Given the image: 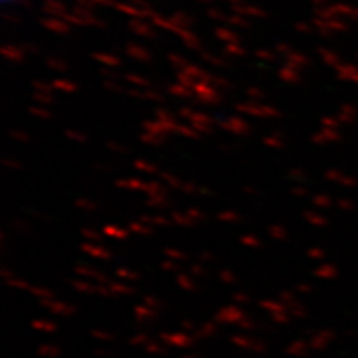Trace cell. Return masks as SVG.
<instances>
[{"mask_svg": "<svg viewBox=\"0 0 358 358\" xmlns=\"http://www.w3.org/2000/svg\"><path fill=\"white\" fill-rule=\"evenodd\" d=\"M229 342L234 347L247 350V352L259 353V355L267 352L266 342L259 340V338H253L251 335H246V333H232L229 337Z\"/></svg>", "mask_w": 358, "mask_h": 358, "instance_id": "cell-3", "label": "cell"}, {"mask_svg": "<svg viewBox=\"0 0 358 358\" xmlns=\"http://www.w3.org/2000/svg\"><path fill=\"white\" fill-rule=\"evenodd\" d=\"M218 279L222 282V284H226V285H232V284H235V282H238V275H235L229 269H221V270H219Z\"/></svg>", "mask_w": 358, "mask_h": 358, "instance_id": "cell-25", "label": "cell"}, {"mask_svg": "<svg viewBox=\"0 0 358 358\" xmlns=\"http://www.w3.org/2000/svg\"><path fill=\"white\" fill-rule=\"evenodd\" d=\"M90 335L100 342H115V333L110 332V330H101V329H92L90 330Z\"/></svg>", "mask_w": 358, "mask_h": 358, "instance_id": "cell-21", "label": "cell"}, {"mask_svg": "<svg viewBox=\"0 0 358 358\" xmlns=\"http://www.w3.org/2000/svg\"><path fill=\"white\" fill-rule=\"evenodd\" d=\"M289 312L290 316H292L294 318H305L307 317V310L305 307L301 304V302H295V304H292L289 307Z\"/></svg>", "mask_w": 358, "mask_h": 358, "instance_id": "cell-30", "label": "cell"}, {"mask_svg": "<svg viewBox=\"0 0 358 358\" xmlns=\"http://www.w3.org/2000/svg\"><path fill=\"white\" fill-rule=\"evenodd\" d=\"M314 274L320 279H332L337 275V270H335V267L330 266V264H324V266H320L318 269L314 270Z\"/></svg>", "mask_w": 358, "mask_h": 358, "instance_id": "cell-22", "label": "cell"}, {"mask_svg": "<svg viewBox=\"0 0 358 358\" xmlns=\"http://www.w3.org/2000/svg\"><path fill=\"white\" fill-rule=\"evenodd\" d=\"M159 267L161 270H164V272H179V262L171 261V259L168 257L159 264Z\"/></svg>", "mask_w": 358, "mask_h": 358, "instance_id": "cell-32", "label": "cell"}, {"mask_svg": "<svg viewBox=\"0 0 358 358\" xmlns=\"http://www.w3.org/2000/svg\"><path fill=\"white\" fill-rule=\"evenodd\" d=\"M73 272L77 274V277L80 279H86V281H92L95 284H108L112 279L108 275L101 272V270L95 269L93 266H88V264H77L73 267Z\"/></svg>", "mask_w": 358, "mask_h": 358, "instance_id": "cell-5", "label": "cell"}, {"mask_svg": "<svg viewBox=\"0 0 358 358\" xmlns=\"http://www.w3.org/2000/svg\"><path fill=\"white\" fill-rule=\"evenodd\" d=\"M95 355H97L98 358H110V357L115 355V353L110 352V350H105V348H97V350H95Z\"/></svg>", "mask_w": 358, "mask_h": 358, "instance_id": "cell-42", "label": "cell"}, {"mask_svg": "<svg viewBox=\"0 0 358 358\" xmlns=\"http://www.w3.org/2000/svg\"><path fill=\"white\" fill-rule=\"evenodd\" d=\"M81 251L90 257L97 259V261H110L112 259V253L105 247L98 246V244H92V242H85L81 244Z\"/></svg>", "mask_w": 358, "mask_h": 358, "instance_id": "cell-8", "label": "cell"}, {"mask_svg": "<svg viewBox=\"0 0 358 358\" xmlns=\"http://www.w3.org/2000/svg\"><path fill=\"white\" fill-rule=\"evenodd\" d=\"M143 348L146 350L149 355H164V353H166V347H164L159 340H149Z\"/></svg>", "mask_w": 358, "mask_h": 358, "instance_id": "cell-20", "label": "cell"}, {"mask_svg": "<svg viewBox=\"0 0 358 358\" xmlns=\"http://www.w3.org/2000/svg\"><path fill=\"white\" fill-rule=\"evenodd\" d=\"M259 307H261L262 310H266V312H269L270 316L272 314H279V312H289V309H287L285 304H282L281 301H274V298H264V301L259 302Z\"/></svg>", "mask_w": 358, "mask_h": 358, "instance_id": "cell-16", "label": "cell"}, {"mask_svg": "<svg viewBox=\"0 0 358 358\" xmlns=\"http://www.w3.org/2000/svg\"><path fill=\"white\" fill-rule=\"evenodd\" d=\"M238 327L242 330V332H254V330L257 329V324H255L251 317H246Z\"/></svg>", "mask_w": 358, "mask_h": 358, "instance_id": "cell-33", "label": "cell"}, {"mask_svg": "<svg viewBox=\"0 0 358 358\" xmlns=\"http://www.w3.org/2000/svg\"><path fill=\"white\" fill-rule=\"evenodd\" d=\"M38 305L43 307L45 310H49L50 314L55 317H64L68 318L77 314V305L68 304V302L58 301V298H47V301H38Z\"/></svg>", "mask_w": 358, "mask_h": 358, "instance_id": "cell-4", "label": "cell"}, {"mask_svg": "<svg viewBox=\"0 0 358 358\" xmlns=\"http://www.w3.org/2000/svg\"><path fill=\"white\" fill-rule=\"evenodd\" d=\"M176 284H178L179 289H183L184 292H198L199 289L198 281H196V277H192L191 274L179 272L176 275Z\"/></svg>", "mask_w": 358, "mask_h": 358, "instance_id": "cell-11", "label": "cell"}, {"mask_svg": "<svg viewBox=\"0 0 358 358\" xmlns=\"http://www.w3.org/2000/svg\"><path fill=\"white\" fill-rule=\"evenodd\" d=\"M214 254L209 253V251H204V253H199V261L201 264H206V262H212L214 261Z\"/></svg>", "mask_w": 358, "mask_h": 358, "instance_id": "cell-40", "label": "cell"}, {"mask_svg": "<svg viewBox=\"0 0 358 358\" xmlns=\"http://www.w3.org/2000/svg\"><path fill=\"white\" fill-rule=\"evenodd\" d=\"M164 255H166L168 259H171V261H176V262H184L190 259V255H188L186 253H183V251H179V249H171V247L164 249Z\"/></svg>", "mask_w": 358, "mask_h": 358, "instance_id": "cell-24", "label": "cell"}, {"mask_svg": "<svg viewBox=\"0 0 358 358\" xmlns=\"http://www.w3.org/2000/svg\"><path fill=\"white\" fill-rule=\"evenodd\" d=\"M131 231L138 232V234H149V229L144 226H131Z\"/></svg>", "mask_w": 358, "mask_h": 358, "instance_id": "cell-43", "label": "cell"}, {"mask_svg": "<svg viewBox=\"0 0 358 358\" xmlns=\"http://www.w3.org/2000/svg\"><path fill=\"white\" fill-rule=\"evenodd\" d=\"M246 317H247L246 312H244L241 305L229 304V305H222L221 309L216 312L214 320L221 325H239Z\"/></svg>", "mask_w": 358, "mask_h": 358, "instance_id": "cell-2", "label": "cell"}, {"mask_svg": "<svg viewBox=\"0 0 358 358\" xmlns=\"http://www.w3.org/2000/svg\"><path fill=\"white\" fill-rule=\"evenodd\" d=\"M232 301H234V304L238 305H247L249 304L251 297L246 292H234L232 294Z\"/></svg>", "mask_w": 358, "mask_h": 358, "instance_id": "cell-34", "label": "cell"}, {"mask_svg": "<svg viewBox=\"0 0 358 358\" xmlns=\"http://www.w3.org/2000/svg\"><path fill=\"white\" fill-rule=\"evenodd\" d=\"M133 316H135L138 324H146V322H155L159 317V312L144 304H138L133 309Z\"/></svg>", "mask_w": 358, "mask_h": 358, "instance_id": "cell-7", "label": "cell"}, {"mask_svg": "<svg viewBox=\"0 0 358 358\" xmlns=\"http://www.w3.org/2000/svg\"><path fill=\"white\" fill-rule=\"evenodd\" d=\"M106 285H108V289L112 290V294L115 295V297L116 295H135L136 294L135 287H131L123 281H115V279H112V281H110Z\"/></svg>", "mask_w": 358, "mask_h": 358, "instance_id": "cell-14", "label": "cell"}, {"mask_svg": "<svg viewBox=\"0 0 358 358\" xmlns=\"http://www.w3.org/2000/svg\"><path fill=\"white\" fill-rule=\"evenodd\" d=\"M218 332H219V324L214 320V318H212V320L204 322V324L201 325L198 330H196L194 337L198 338V340H201V338H211V337L218 335Z\"/></svg>", "mask_w": 358, "mask_h": 358, "instance_id": "cell-12", "label": "cell"}, {"mask_svg": "<svg viewBox=\"0 0 358 358\" xmlns=\"http://www.w3.org/2000/svg\"><path fill=\"white\" fill-rule=\"evenodd\" d=\"M30 295H34L35 298H38V301H47V298H57V295L52 289H49V287L45 285H32L29 290Z\"/></svg>", "mask_w": 358, "mask_h": 358, "instance_id": "cell-18", "label": "cell"}, {"mask_svg": "<svg viewBox=\"0 0 358 358\" xmlns=\"http://www.w3.org/2000/svg\"><path fill=\"white\" fill-rule=\"evenodd\" d=\"M292 316H290V312H279V314H272L270 316V320L274 322L275 325H287L292 322Z\"/></svg>", "mask_w": 358, "mask_h": 358, "instance_id": "cell-27", "label": "cell"}, {"mask_svg": "<svg viewBox=\"0 0 358 358\" xmlns=\"http://www.w3.org/2000/svg\"><path fill=\"white\" fill-rule=\"evenodd\" d=\"M307 257H309V259H322V257H324V251H322V249H310L309 253H307Z\"/></svg>", "mask_w": 358, "mask_h": 358, "instance_id": "cell-41", "label": "cell"}, {"mask_svg": "<svg viewBox=\"0 0 358 358\" xmlns=\"http://www.w3.org/2000/svg\"><path fill=\"white\" fill-rule=\"evenodd\" d=\"M30 327L35 330V332L40 333H55L57 332V324L53 320H49V318H34L30 322Z\"/></svg>", "mask_w": 358, "mask_h": 358, "instance_id": "cell-15", "label": "cell"}, {"mask_svg": "<svg viewBox=\"0 0 358 358\" xmlns=\"http://www.w3.org/2000/svg\"><path fill=\"white\" fill-rule=\"evenodd\" d=\"M115 275L116 279H120L123 282H136L140 279V274L136 270L129 269V267H118L115 270Z\"/></svg>", "mask_w": 358, "mask_h": 358, "instance_id": "cell-19", "label": "cell"}, {"mask_svg": "<svg viewBox=\"0 0 358 358\" xmlns=\"http://www.w3.org/2000/svg\"><path fill=\"white\" fill-rule=\"evenodd\" d=\"M70 285L75 292L85 294V295H97L98 294V284L92 281H86V279H70Z\"/></svg>", "mask_w": 358, "mask_h": 358, "instance_id": "cell-9", "label": "cell"}, {"mask_svg": "<svg viewBox=\"0 0 358 358\" xmlns=\"http://www.w3.org/2000/svg\"><path fill=\"white\" fill-rule=\"evenodd\" d=\"M84 238L90 242H100L101 241V235L97 234L95 231H84Z\"/></svg>", "mask_w": 358, "mask_h": 358, "instance_id": "cell-39", "label": "cell"}, {"mask_svg": "<svg viewBox=\"0 0 358 358\" xmlns=\"http://www.w3.org/2000/svg\"><path fill=\"white\" fill-rule=\"evenodd\" d=\"M241 244L246 247H259L261 246V241L257 238H254V235H244V238H241Z\"/></svg>", "mask_w": 358, "mask_h": 358, "instance_id": "cell-35", "label": "cell"}, {"mask_svg": "<svg viewBox=\"0 0 358 358\" xmlns=\"http://www.w3.org/2000/svg\"><path fill=\"white\" fill-rule=\"evenodd\" d=\"M332 337H333V333H330L329 330H322V332L312 333V337H310V342H309L310 348H312V350H324Z\"/></svg>", "mask_w": 358, "mask_h": 358, "instance_id": "cell-13", "label": "cell"}, {"mask_svg": "<svg viewBox=\"0 0 358 358\" xmlns=\"http://www.w3.org/2000/svg\"><path fill=\"white\" fill-rule=\"evenodd\" d=\"M179 358H201V357L196 355V353H184V355H181Z\"/></svg>", "mask_w": 358, "mask_h": 358, "instance_id": "cell-44", "label": "cell"}, {"mask_svg": "<svg viewBox=\"0 0 358 358\" xmlns=\"http://www.w3.org/2000/svg\"><path fill=\"white\" fill-rule=\"evenodd\" d=\"M277 298L282 304L287 305V309L295 304V302H298L297 298H295V292H290V290H281V292H277Z\"/></svg>", "mask_w": 358, "mask_h": 358, "instance_id": "cell-26", "label": "cell"}, {"mask_svg": "<svg viewBox=\"0 0 358 358\" xmlns=\"http://www.w3.org/2000/svg\"><path fill=\"white\" fill-rule=\"evenodd\" d=\"M314 290V287L310 284H307V282H298L297 285H295V292L297 294H310Z\"/></svg>", "mask_w": 358, "mask_h": 358, "instance_id": "cell-37", "label": "cell"}, {"mask_svg": "<svg viewBox=\"0 0 358 358\" xmlns=\"http://www.w3.org/2000/svg\"><path fill=\"white\" fill-rule=\"evenodd\" d=\"M105 234L110 235V238H113V239H120V241H125V239H128L127 231L116 229V227H113V226L105 227Z\"/></svg>", "mask_w": 358, "mask_h": 358, "instance_id": "cell-29", "label": "cell"}, {"mask_svg": "<svg viewBox=\"0 0 358 358\" xmlns=\"http://www.w3.org/2000/svg\"><path fill=\"white\" fill-rule=\"evenodd\" d=\"M143 304L148 305V307H151V309L158 310V312H159V309H163V307H164V302L161 301V298L155 297V295H144Z\"/></svg>", "mask_w": 358, "mask_h": 358, "instance_id": "cell-28", "label": "cell"}, {"mask_svg": "<svg viewBox=\"0 0 358 358\" xmlns=\"http://www.w3.org/2000/svg\"><path fill=\"white\" fill-rule=\"evenodd\" d=\"M269 232L274 239H279V241H284V239L287 238L285 231L282 229V227H272V229H270Z\"/></svg>", "mask_w": 358, "mask_h": 358, "instance_id": "cell-38", "label": "cell"}, {"mask_svg": "<svg viewBox=\"0 0 358 358\" xmlns=\"http://www.w3.org/2000/svg\"><path fill=\"white\" fill-rule=\"evenodd\" d=\"M190 274L192 277L196 279H203L207 275V270H206V266L204 264H191L190 266Z\"/></svg>", "mask_w": 358, "mask_h": 358, "instance_id": "cell-31", "label": "cell"}, {"mask_svg": "<svg viewBox=\"0 0 358 358\" xmlns=\"http://www.w3.org/2000/svg\"><path fill=\"white\" fill-rule=\"evenodd\" d=\"M37 355L42 358H60L62 348L55 344H42L37 348Z\"/></svg>", "mask_w": 358, "mask_h": 358, "instance_id": "cell-17", "label": "cell"}, {"mask_svg": "<svg viewBox=\"0 0 358 358\" xmlns=\"http://www.w3.org/2000/svg\"><path fill=\"white\" fill-rule=\"evenodd\" d=\"M158 340L164 347H175V348H192L198 342L194 333L184 332V330H178V332H159Z\"/></svg>", "mask_w": 358, "mask_h": 358, "instance_id": "cell-1", "label": "cell"}, {"mask_svg": "<svg viewBox=\"0 0 358 358\" xmlns=\"http://www.w3.org/2000/svg\"><path fill=\"white\" fill-rule=\"evenodd\" d=\"M181 330H184V332L194 333L198 329H196V324L192 320H190V318H183V320H181Z\"/></svg>", "mask_w": 358, "mask_h": 358, "instance_id": "cell-36", "label": "cell"}, {"mask_svg": "<svg viewBox=\"0 0 358 358\" xmlns=\"http://www.w3.org/2000/svg\"><path fill=\"white\" fill-rule=\"evenodd\" d=\"M149 340H151V338H149L146 332H138L133 337H129L128 344L131 345V347H144Z\"/></svg>", "mask_w": 358, "mask_h": 358, "instance_id": "cell-23", "label": "cell"}, {"mask_svg": "<svg viewBox=\"0 0 358 358\" xmlns=\"http://www.w3.org/2000/svg\"><path fill=\"white\" fill-rule=\"evenodd\" d=\"M309 350H310V345L307 344L305 340H294L285 347L287 355L295 357V358H305L307 355H309Z\"/></svg>", "mask_w": 358, "mask_h": 358, "instance_id": "cell-10", "label": "cell"}, {"mask_svg": "<svg viewBox=\"0 0 358 358\" xmlns=\"http://www.w3.org/2000/svg\"><path fill=\"white\" fill-rule=\"evenodd\" d=\"M0 274H2V279H3V282H5V285L10 287V289L21 290V292H29L30 287H32V284H30L27 279L18 277V275H15L14 272H12V270L9 269V266H2Z\"/></svg>", "mask_w": 358, "mask_h": 358, "instance_id": "cell-6", "label": "cell"}]
</instances>
